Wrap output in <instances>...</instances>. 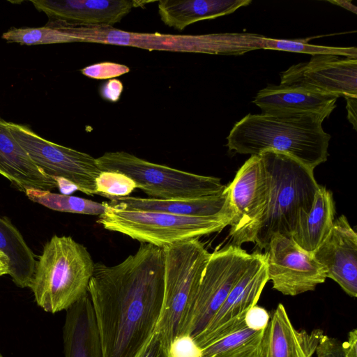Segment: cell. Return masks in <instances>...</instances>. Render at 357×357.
Wrapping results in <instances>:
<instances>
[{
    "label": "cell",
    "mask_w": 357,
    "mask_h": 357,
    "mask_svg": "<svg viewBox=\"0 0 357 357\" xmlns=\"http://www.w3.org/2000/svg\"><path fill=\"white\" fill-rule=\"evenodd\" d=\"M7 126L36 165L59 185L65 181L87 195H97L96 180L102 171L96 158L44 139L29 126L8 121Z\"/></svg>",
    "instance_id": "cell-10"
},
{
    "label": "cell",
    "mask_w": 357,
    "mask_h": 357,
    "mask_svg": "<svg viewBox=\"0 0 357 357\" xmlns=\"http://www.w3.org/2000/svg\"><path fill=\"white\" fill-rule=\"evenodd\" d=\"M226 188L234 213L230 225L231 235L255 220L266 204L268 184L260 156L251 155Z\"/></svg>",
    "instance_id": "cell-16"
},
{
    "label": "cell",
    "mask_w": 357,
    "mask_h": 357,
    "mask_svg": "<svg viewBox=\"0 0 357 357\" xmlns=\"http://www.w3.org/2000/svg\"><path fill=\"white\" fill-rule=\"evenodd\" d=\"M162 250L164 296L155 332L168 356L169 345L179 335L182 323L192 305L211 252L199 238L165 246Z\"/></svg>",
    "instance_id": "cell-5"
},
{
    "label": "cell",
    "mask_w": 357,
    "mask_h": 357,
    "mask_svg": "<svg viewBox=\"0 0 357 357\" xmlns=\"http://www.w3.org/2000/svg\"><path fill=\"white\" fill-rule=\"evenodd\" d=\"M335 214L333 193L319 185L310 211H298L291 238L301 249L312 254L331 233Z\"/></svg>",
    "instance_id": "cell-22"
},
{
    "label": "cell",
    "mask_w": 357,
    "mask_h": 357,
    "mask_svg": "<svg viewBox=\"0 0 357 357\" xmlns=\"http://www.w3.org/2000/svg\"><path fill=\"white\" fill-rule=\"evenodd\" d=\"M94 265L82 244L54 235L36 261L29 287L36 304L52 314L68 310L88 294Z\"/></svg>",
    "instance_id": "cell-4"
},
{
    "label": "cell",
    "mask_w": 357,
    "mask_h": 357,
    "mask_svg": "<svg viewBox=\"0 0 357 357\" xmlns=\"http://www.w3.org/2000/svg\"><path fill=\"white\" fill-rule=\"evenodd\" d=\"M251 3L250 0H161L158 8L167 26L183 31L191 24L232 13Z\"/></svg>",
    "instance_id": "cell-23"
},
{
    "label": "cell",
    "mask_w": 357,
    "mask_h": 357,
    "mask_svg": "<svg viewBox=\"0 0 357 357\" xmlns=\"http://www.w3.org/2000/svg\"><path fill=\"white\" fill-rule=\"evenodd\" d=\"M259 155L268 179L266 204L255 220L229 236L235 245L251 242L266 250L274 235L291 237L298 211H310L319 185L313 170L288 155L266 151Z\"/></svg>",
    "instance_id": "cell-2"
},
{
    "label": "cell",
    "mask_w": 357,
    "mask_h": 357,
    "mask_svg": "<svg viewBox=\"0 0 357 357\" xmlns=\"http://www.w3.org/2000/svg\"><path fill=\"white\" fill-rule=\"evenodd\" d=\"M323 333L298 331L284 306L279 303L264 330L257 357H312Z\"/></svg>",
    "instance_id": "cell-17"
},
{
    "label": "cell",
    "mask_w": 357,
    "mask_h": 357,
    "mask_svg": "<svg viewBox=\"0 0 357 357\" xmlns=\"http://www.w3.org/2000/svg\"><path fill=\"white\" fill-rule=\"evenodd\" d=\"M51 24L105 25L120 22L130 10L148 1L131 0H32Z\"/></svg>",
    "instance_id": "cell-14"
},
{
    "label": "cell",
    "mask_w": 357,
    "mask_h": 357,
    "mask_svg": "<svg viewBox=\"0 0 357 357\" xmlns=\"http://www.w3.org/2000/svg\"><path fill=\"white\" fill-rule=\"evenodd\" d=\"M203 349L190 335L181 334L172 341L168 357H202Z\"/></svg>",
    "instance_id": "cell-29"
},
{
    "label": "cell",
    "mask_w": 357,
    "mask_h": 357,
    "mask_svg": "<svg viewBox=\"0 0 357 357\" xmlns=\"http://www.w3.org/2000/svg\"><path fill=\"white\" fill-rule=\"evenodd\" d=\"M66 25L73 43H96L134 47L149 51L231 55L234 44L229 33L202 35L139 33L105 25Z\"/></svg>",
    "instance_id": "cell-9"
},
{
    "label": "cell",
    "mask_w": 357,
    "mask_h": 357,
    "mask_svg": "<svg viewBox=\"0 0 357 357\" xmlns=\"http://www.w3.org/2000/svg\"><path fill=\"white\" fill-rule=\"evenodd\" d=\"M347 118L351 123H352L354 129L356 130V117H357V98L347 97Z\"/></svg>",
    "instance_id": "cell-36"
},
{
    "label": "cell",
    "mask_w": 357,
    "mask_h": 357,
    "mask_svg": "<svg viewBox=\"0 0 357 357\" xmlns=\"http://www.w3.org/2000/svg\"><path fill=\"white\" fill-rule=\"evenodd\" d=\"M106 203L112 208L119 209L156 211L193 217L229 215L233 219L234 218L227 188L220 195L195 199H159L127 196L114 198Z\"/></svg>",
    "instance_id": "cell-20"
},
{
    "label": "cell",
    "mask_w": 357,
    "mask_h": 357,
    "mask_svg": "<svg viewBox=\"0 0 357 357\" xmlns=\"http://www.w3.org/2000/svg\"><path fill=\"white\" fill-rule=\"evenodd\" d=\"M357 331L356 329L351 331L347 341L342 343L345 357H357Z\"/></svg>",
    "instance_id": "cell-35"
},
{
    "label": "cell",
    "mask_w": 357,
    "mask_h": 357,
    "mask_svg": "<svg viewBox=\"0 0 357 357\" xmlns=\"http://www.w3.org/2000/svg\"><path fill=\"white\" fill-rule=\"evenodd\" d=\"M135 357H168L158 335L154 332Z\"/></svg>",
    "instance_id": "cell-33"
},
{
    "label": "cell",
    "mask_w": 357,
    "mask_h": 357,
    "mask_svg": "<svg viewBox=\"0 0 357 357\" xmlns=\"http://www.w3.org/2000/svg\"><path fill=\"white\" fill-rule=\"evenodd\" d=\"M337 98L303 88L269 84L257 92L253 102L263 114H309L326 119L335 108Z\"/></svg>",
    "instance_id": "cell-18"
},
{
    "label": "cell",
    "mask_w": 357,
    "mask_h": 357,
    "mask_svg": "<svg viewBox=\"0 0 357 357\" xmlns=\"http://www.w3.org/2000/svg\"><path fill=\"white\" fill-rule=\"evenodd\" d=\"M312 255L326 268L327 278L349 296L356 297L357 234L345 215L335 219L331 233Z\"/></svg>",
    "instance_id": "cell-15"
},
{
    "label": "cell",
    "mask_w": 357,
    "mask_h": 357,
    "mask_svg": "<svg viewBox=\"0 0 357 357\" xmlns=\"http://www.w3.org/2000/svg\"><path fill=\"white\" fill-rule=\"evenodd\" d=\"M101 171L117 172L132 179L151 198L195 199L218 195L226 185L217 177L201 176L153 163L126 151L106 152L96 158Z\"/></svg>",
    "instance_id": "cell-7"
},
{
    "label": "cell",
    "mask_w": 357,
    "mask_h": 357,
    "mask_svg": "<svg viewBox=\"0 0 357 357\" xmlns=\"http://www.w3.org/2000/svg\"><path fill=\"white\" fill-rule=\"evenodd\" d=\"M264 331L247 327L235 331L202 349V357H234L258 347Z\"/></svg>",
    "instance_id": "cell-26"
},
{
    "label": "cell",
    "mask_w": 357,
    "mask_h": 357,
    "mask_svg": "<svg viewBox=\"0 0 357 357\" xmlns=\"http://www.w3.org/2000/svg\"><path fill=\"white\" fill-rule=\"evenodd\" d=\"M97 222L107 230L162 248L204 235L220 232L230 226L233 217H193L156 211L112 208L106 202Z\"/></svg>",
    "instance_id": "cell-6"
},
{
    "label": "cell",
    "mask_w": 357,
    "mask_h": 357,
    "mask_svg": "<svg viewBox=\"0 0 357 357\" xmlns=\"http://www.w3.org/2000/svg\"><path fill=\"white\" fill-rule=\"evenodd\" d=\"M280 85L357 98V59L314 55L309 61L290 66L280 74Z\"/></svg>",
    "instance_id": "cell-13"
},
{
    "label": "cell",
    "mask_w": 357,
    "mask_h": 357,
    "mask_svg": "<svg viewBox=\"0 0 357 357\" xmlns=\"http://www.w3.org/2000/svg\"><path fill=\"white\" fill-rule=\"evenodd\" d=\"M102 357H135L155 332L164 296L162 248L141 243L121 263H95L89 283Z\"/></svg>",
    "instance_id": "cell-1"
},
{
    "label": "cell",
    "mask_w": 357,
    "mask_h": 357,
    "mask_svg": "<svg viewBox=\"0 0 357 357\" xmlns=\"http://www.w3.org/2000/svg\"><path fill=\"white\" fill-rule=\"evenodd\" d=\"M0 250L9 259V275L16 286L29 287L36 260L23 236L10 220L0 216Z\"/></svg>",
    "instance_id": "cell-24"
},
{
    "label": "cell",
    "mask_w": 357,
    "mask_h": 357,
    "mask_svg": "<svg viewBox=\"0 0 357 357\" xmlns=\"http://www.w3.org/2000/svg\"><path fill=\"white\" fill-rule=\"evenodd\" d=\"M331 3L340 6L349 11L356 13V7L351 1H330Z\"/></svg>",
    "instance_id": "cell-38"
},
{
    "label": "cell",
    "mask_w": 357,
    "mask_h": 357,
    "mask_svg": "<svg viewBox=\"0 0 357 357\" xmlns=\"http://www.w3.org/2000/svg\"><path fill=\"white\" fill-rule=\"evenodd\" d=\"M257 350L258 347L234 357H257Z\"/></svg>",
    "instance_id": "cell-39"
},
{
    "label": "cell",
    "mask_w": 357,
    "mask_h": 357,
    "mask_svg": "<svg viewBox=\"0 0 357 357\" xmlns=\"http://www.w3.org/2000/svg\"><path fill=\"white\" fill-rule=\"evenodd\" d=\"M0 357H4L0 351Z\"/></svg>",
    "instance_id": "cell-40"
},
{
    "label": "cell",
    "mask_w": 357,
    "mask_h": 357,
    "mask_svg": "<svg viewBox=\"0 0 357 357\" xmlns=\"http://www.w3.org/2000/svg\"><path fill=\"white\" fill-rule=\"evenodd\" d=\"M129 71L128 66L112 62L96 63L81 70L83 75L98 79L114 78Z\"/></svg>",
    "instance_id": "cell-30"
},
{
    "label": "cell",
    "mask_w": 357,
    "mask_h": 357,
    "mask_svg": "<svg viewBox=\"0 0 357 357\" xmlns=\"http://www.w3.org/2000/svg\"><path fill=\"white\" fill-rule=\"evenodd\" d=\"M253 257L234 244L211 253L192 303L179 335L195 339L208 326Z\"/></svg>",
    "instance_id": "cell-8"
},
{
    "label": "cell",
    "mask_w": 357,
    "mask_h": 357,
    "mask_svg": "<svg viewBox=\"0 0 357 357\" xmlns=\"http://www.w3.org/2000/svg\"><path fill=\"white\" fill-rule=\"evenodd\" d=\"M0 175L20 192L29 189L54 190L60 188L58 181L36 165L15 139L7 121L0 116Z\"/></svg>",
    "instance_id": "cell-19"
},
{
    "label": "cell",
    "mask_w": 357,
    "mask_h": 357,
    "mask_svg": "<svg viewBox=\"0 0 357 357\" xmlns=\"http://www.w3.org/2000/svg\"><path fill=\"white\" fill-rule=\"evenodd\" d=\"M123 86L121 82L116 79H112L102 87L101 93L102 96L110 101H116L121 93Z\"/></svg>",
    "instance_id": "cell-34"
},
{
    "label": "cell",
    "mask_w": 357,
    "mask_h": 357,
    "mask_svg": "<svg viewBox=\"0 0 357 357\" xmlns=\"http://www.w3.org/2000/svg\"><path fill=\"white\" fill-rule=\"evenodd\" d=\"M66 311L63 326L64 357H102L89 294Z\"/></svg>",
    "instance_id": "cell-21"
},
{
    "label": "cell",
    "mask_w": 357,
    "mask_h": 357,
    "mask_svg": "<svg viewBox=\"0 0 357 357\" xmlns=\"http://www.w3.org/2000/svg\"><path fill=\"white\" fill-rule=\"evenodd\" d=\"M263 49L306 53L312 56L319 54L342 56L345 58L357 59V49L356 47H340L316 45L308 43L307 39L287 40L265 37Z\"/></svg>",
    "instance_id": "cell-27"
},
{
    "label": "cell",
    "mask_w": 357,
    "mask_h": 357,
    "mask_svg": "<svg viewBox=\"0 0 357 357\" xmlns=\"http://www.w3.org/2000/svg\"><path fill=\"white\" fill-rule=\"evenodd\" d=\"M265 250L268 281L283 295L313 291L327 278L326 268L291 237L274 235Z\"/></svg>",
    "instance_id": "cell-11"
},
{
    "label": "cell",
    "mask_w": 357,
    "mask_h": 357,
    "mask_svg": "<svg viewBox=\"0 0 357 357\" xmlns=\"http://www.w3.org/2000/svg\"><path fill=\"white\" fill-rule=\"evenodd\" d=\"M135 188L132 179L117 172L102 171L96 180L97 195L109 200L129 196Z\"/></svg>",
    "instance_id": "cell-28"
},
{
    "label": "cell",
    "mask_w": 357,
    "mask_h": 357,
    "mask_svg": "<svg viewBox=\"0 0 357 357\" xmlns=\"http://www.w3.org/2000/svg\"><path fill=\"white\" fill-rule=\"evenodd\" d=\"M25 195L31 201L59 212L99 216L105 209L103 202L99 203L79 197L52 192L50 190L29 189Z\"/></svg>",
    "instance_id": "cell-25"
},
{
    "label": "cell",
    "mask_w": 357,
    "mask_h": 357,
    "mask_svg": "<svg viewBox=\"0 0 357 357\" xmlns=\"http://www.w3.org/2000/svg\"><path fill=\"white\" fill-rule=\"evenodd\" d=\"M324 119L309 114H248L233 126L226 146L251 155L266 151L282 153L314 171L328 155L331 135L322 127Z\"/></svg>",
    "instance_id": "cell-3"
},
{
    "label": "cell",
    "mask_w": 357,
    "mask_h": 357,
    "mask_svg": "<svg viewBox=\"0 0 357 357\" xmlns=\"http://www.w3.org/2000/svg\"><path fill=\"white\" fill-rule=\"evenodd\" d=\"M315 351L317 357H345L342 343L325 335L321 337Z\"/></svg>",
    "instance_id": "cell-32"
},
{
    "label": "cell",
    "mask_w": 357,
    "mask_h": 357,
    "mask_svg": "<svg viewBox=\"0 0 357 357\" xmlns=\"http://www.w3.org/2000/svg\"><path fill=\"white\" fill-rule=\"evenodd\" d=\"M268 281L264 254L254 252L245 272L229 292L208 326L195 339L204 349L246 327L245 316L256 305Z\"/></svg>",
    "instance_id": "cell-12"
},
{
    "label": "cell",
    "mask_w": 357,
    "mask_h": 357,
    "mask_svg": "<svg viewBox=\"0 0 357 357\" xmlns=\"http://www.w3.org/2000/svg\"><path fill=\"white\" fill-rule=\"evenodd\" d=\"M269 320L268 312L257 305L251 307L245 316L246 327L254 331H264Z\"/></svg>",
    "instance_id": "cell-31"
},
{
    "label": "cell",
    "mask_w": 357,
    "mask_h": 357,
    "mask_svg": "<svg viewBox=\"0 0 357 357\" xmlns=\"http://www.w3.org/2000/svg\"><path fill=\"white\" fill-rule=\"evenodd\" d=\"M10 270V261L7 255L0 250V277L8 275Z\"/></svg>",
    "instance_id": "cell-37"
}]
</instances>
